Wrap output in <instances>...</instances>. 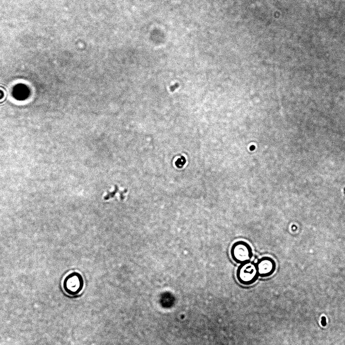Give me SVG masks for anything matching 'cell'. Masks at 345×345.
Returning <instances> with one entry per match:
<instances>
[{"label":"cell","mask_w":345,"mask_h":345,"mask_svg":"<svg viewBox=\"0 0 345 345\" xmlns=\"http://www.w3.org/2000/svg\"><path fill=\"white\" fill-rule=\"evenodd\" d=\"M259 277L256 264L250 261L240 264L237 271V278L244 286L254 284Z\"/></svg>","instance_id":"obj_1"},{"label":"cell","mask_w":345,"mask_h":345,"mask_svg":"<svg viewBox=\"0 0 345 345\" xmlns=\"http://www.w3.org/2000/svg\"><path fill=\"white\" fill-rule=\"evenodd\" d=\"M230 255L234 262L241 264L250 261L253 256V249L247 242L239 241L232 245Z\"/></svg>","instance_id":"obj_2"},{"label":"cell","mask_w":345,"mask_h":345,"mask_svg":"<svg viewBox=\"0 0 345 345\" xmlns=\"http://www.w3.org/2000/svg\"><path fill=\"white\" fill-rule=\"evenodd\" d=\"M63 286L68 294L74 296L79 294L83 291L84 280L80 273L74 272L66 276Z\"/></svg>","instance_id":"obj_3"},{"label":"cell","mask_w":345,"mask_h":345,"mask_svg":"<svg viewBox=\"0 0 345 345\" xmlns=\"http://www.w3.org/2000/svg\"><path fill=\"white\" fill-rule=\"evenodd\" d=\"M256 264L259 275L261 277H267L271 275L275 271V263L269 257L259 259Z\"/></svg>","instance_id":"obj_4"},{"label":"cell","mask_w":345,"mask_h":345,"mask_svg":"<svg viewBox=\"0 0 345 345\" xmlns=\"http://www.w3.org/2000/svg\"><path fill=\"white\" fill-rule=\"evenodd\" d=\"M119 191V187L118 186H116L115 187V191L112 192V193H109L105 197H104V199L105 200H108L109 198H111L113 197H115V195L116 193H118Z\"/></svg>","instance_id":"obj_5"},{"label":"cell","mask_w":345,"mask_h":345,"mask_svg":"<svg viewBox=\"0 0 345 345\" xmlns=\"http://www.w3.org/2000/svg\"><path fill=\"white\" fill-rule=\"evenodd\" d=\"M185 163V160L184 158H182V159L178 160L177 161L176 163V165L178 167H179L180 166H182L184 165Z\"/></svg>","instance_id":"obj_6"},{"label":"cell","mask_w":345,"mask_h":345,"mask_svg":"<svg viewBox=\"0 0 345 345\" xmlns=\"http://www.w3.org/2000/svg\"><path fill=\"white\" fill-rule=\"evenodd\" d=\"M321 324L323 326L326 325V319L324 317L322 318Z\"/></svg>","instance_id":"obj_7"},{"label":"cell","mask_w":345,"mask_h":345,"mask_svg":"<svg viewBox=\"0 0 345 345\" xmlns=\"http://www.w3.org/2000/svg\"><path fill=\"white\" fill-rule=\"evenodd\" d=\"M255 149V147L253 146L250 148L251 150H253Z\"/></svg>","instance_id":"obj_8"}]
</instances>
